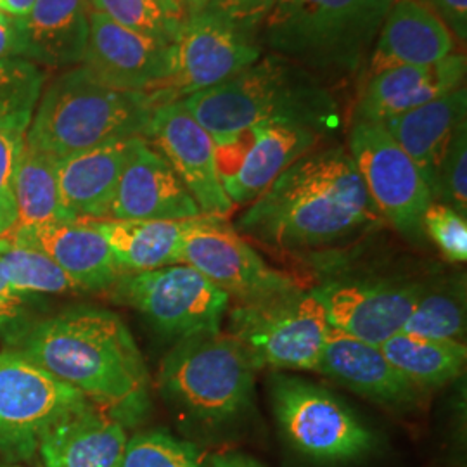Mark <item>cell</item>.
<instances>
[{"label":"cell","instance_id":"6da1fadb","mask_svg":"<svg viewBox=\"0 0 467 467\" xmlns=\"http://www.w3.org/2000/svg\"><path fill=\"white\" fill-rule=\"evenodd\" d=\"M379 220L364 181L343 146L312 150L251 201L237 218L241 235L284 251L324 248Z\"/></svg>","mask_w":467,"mask_h":467},{"label":"cell","instance_id":"7a4b0ae2","mask_svg":"<svg viewBox=\"0 0 467 467\" xmlns=\"http://www.w3.org/2000/svg\"><path fill=\"white\" fill-rule=\"evenodd\" d=\"M16 351L125 428L150 405L144 358L129 327L109 310L75 308L47 318L21 336Z\"/></svg>","mask_w":467,"mask_h":467},{"label":"cell","instance_id":"3957f363","mask_svg":"<svg viewBox=\"0 0 467 467\" xmlns=\"http://www.w3.org/2000/svg\"><path fill=\"white\" fill-rule=\"evenodd\" d=\"M181 100L215 148L264 123L293 121L324 134L337 119V102L322 80L275 54L260 57L223 84Z\"/></svg>","mask_w":467,"mask_h":467},{"label":"cell","instance_id":"277c9868","mask_svg":"<svg viewBox=\"0 0 467 467\" xmlns=\"http://www.w3.org/2000/svg\"><path fill=\"white\" fill-rule=\"evenodd\" d=\"M156 106L150 94L118 90L73 67L42 92L25 144L59 161L111 140L146 139Z\"/></svg>","mask_w":467,"mask_h":467},{"label":"cell","instance_id":"5b68a950","mask_svg":"<svg viewBox=\"0 0 467 467\" xmlns=\"http://www.w3.org/2000/svg\"><path fill=\"white\" fill-rule=\"evenodd\" d=\"M395 0H277L265 17L275 56L322 77L362 67Z\"/></svg>","mask_w":467,"mask_h":467},{"label":"cell","instance_id":"8992f818","mask_svg":"<svg viewBox=\"0 0 467 467\" xmlns=\"http://www.w3.org/2000/svg\"><path fill=\"white\" fill-rule=\"evenodd\" d=\"M256 370L231 334H202L179 341L168 353L158 384L181 418L217 430L250 409Z\"/></svg>","mask_w":467,"mask_h":467},{"label":"cell","instance_id":"52a82bcc","mask_svg":"<svg viewBox=\"0 0 467 467\" xmlns=\"http://www.w3.org/2000/svg\"><path fill=\"white\" fill-rule=\"evenodd\" d=\"M229 331L256 368L317 370L329 336L322 305L298 285L264 300L235 303Z\"/></svg>","mask_w":467,"mask_h":467},{"label":"cell","instance_id":"ba28073f","mask_svg":"<svg viewBox=\"0 0 467 467\" xmlns=\"http://www.w3.org/2000/svg\"><path fill=\"white\" fill-rule=\"evenodd\" d=\"M274 414L284 438L317 462H351L376 449V436L350 407L331 391L300 378L275 376Z\"/></svg>","mask_w":467,"mask_h":467},{"label":"cell","instance_id":"9c48e42d","mask_svg":"<svg viewBox=\"0 0 467 467\" xmlns=\"http://www.w3.org/2000/svg\"><path fill=\"white\" fill-rule=\"evenodd\" d=\"M115 298L140 312L161 333L179 341L222 333L231 298L185 264L121 274Z\"/></svg>","mask_w":467,"mask_h":467},{"label":"cell","instance_id":"30bf717a","mask_svg":"<svg viewBox=\"0 0 467 467\" xmlns=\"http://www.w3.org/2000/svg\"><path fill=\"white\" fill-rule=\"evenodd\" d=\"M348 152L379 217L410 243H422V217L433 196L412 158L381 123L358 119L351 127Z\"/></svg>","mask_w":467,"mask_h":467},{"label":"cell","instance_id":"8fae6325","mask_svg":"<svg viewBox=\"0 0 467 467\" xmlns=\"http://www.w3.org/2000/svg\"><path fill=\"white\" fill-rule=\"evenodd\" d=\"M181 264L198 270L235 303L264 300L296 287L287 274L270 267L225 218L201 215L194 220L182 241Z\"/></svg>","mask_w":467,"mask_h":467},{"label":"cell","instance_id":"7c38bea8","mask_svg":"<svg viewBox=\"0 0 467 467\" xmlns=\"http://www.w3.org/2000/svg\"><path fill=\"white\" fill-rule=\"evenodd\" d=\"M262 57L248 32L212 9L185 19L175 42L173 71L158 104L181 100L231 80Z\"/></svg>","mask_w":467,"mask_h":467},{"label":"cell","instance_id":"4fadbf2b","mask_svg":"<svg viewBox=\"0 0 467 467\" xmlns=\"http://www.w3.org/2000/svg\"><path fill=\"white\" fill-rule=\"evenodd\" d=\"M90 401L19 351L0 353V447L32 451L50 424Z\"/></svg>","mask_w":467,"mask_h":467},{"label":"cell","instance_id":"5bb4252c","mask_svg":"<svg viewBox=\"0 0 467 467\" xmlns=\"http://www.w3.org/2000/svg\"><path fill=\"white\" fill-rule=\"evenodd\" d=\"M322 132L293 121H274L215 148L220 181L233 206L250 204L284 170L317 148Z\"/></svg>","mask_w":467,"mask_h":467},{"label":"cell","instance_id":"9a60e30c","mask_svg":"<svg viewBox=\"0 0 467 467\" xmlns=\"http://www.w3.org/2000/svg\"><path fill=\"white\" fill-rule=\"evenodd\" d=\"M175 44L132 32L90 9L82 65L108 87L146 92L158 102L173 71Z\"/></svg>","mask_w":467,"mask_h":467},{"label":"cell","instance_id":"2e32d148","mask_svg":"<svg viewBox=\"0 0 467 467\" xmlns=\"http://www.w3.org/2000/svg\"><path fill=\"white\" fill-rule=\"evenodd\" d=\"M146 140L181 177L201 215L225 218L231 213L234 206L220 181L215 142L182 100L163 102L152 109Z\"/></svg>","mask_w":467,"mask_h":467},{"label":"cell","instance_id":"e0dca14e","mask_svg":"<svg viewBox=\"0 0 467 467\" xmlns=\"http://www.w3.org/2000/svg\"><path fill=\"white\" fill-rule=\"evenodd\" d=\"M422 284L339 281L312 289L329 327L358 341L381 347L399 334L410 316Z\"/></svg>","mask_w":467,"mask_h":467},{"label":"cell","instance_id":"ac0fdd59","mask_svg":"<svg viewBox=\"0 0 467 467\" xmlns=\"http://www.w3.org/2000/svg\"><path fill=\"white\" fill-rule=\"evenodd\" d=\"M201 217L200 206L167 160L144 137L121 173L109 218L187 220Z\"/></svg>","mask_w":467,"mask_h":467},{"label":"cell","instance_id":"d6986e66","mask_svg":"<svg viewBox=\"0 0 467 467\" xmlns=\"http://www.w3.org/2000/svg\"><path fill=\"white\" fill-rule=\"evenodd\" d=\"M316 372L364 399L401 412L418 409L426 395L384 357L379 347L334 329L329 331Z\"/></svg>","mask_w":467,"mask_h":467},{"label":"cell","instance_id":"ffe728a7","mask_svg":"<svg viewBox=\"0 0 467 467\" xmlns=\"http://www.w3.org/2000/svg\"><path fill=\"white\" fill-rule=\"evenodd\" d=\"M11 244L42 251L78 289H109L121 277L115 254L88 220L57 222L30 229H15Z\"/></svg>","mask_w":467,"mask_h":467},{"label":"cell","instance_id":"44dd1931","mask_svg":"<svg viewBox=\"0 0 467 467\" xmlns=\"http://www.w3.org/2000/svg\"><path fill=\"white\" fill-rule=\"evenodd\" d=\"M466 56L451 54L431 67H397L368 77L357 119L383 123L464 85Z\"/></svg>","mask_w":467,"mask_h":467},{"label":"cell","instance_id":"7402d4cb","mask_svg":"<svg viewBox=\"0 0 467 467\" xmlns=\"http://www.w3.org/2000/svg\"><path fill=\"white\" fill-rule=\"evenodd\" d=\"M127 428L88 403L50 424L36 447L44 467H119Z\"/></svg>","mask_w":467,"mask_h":467},{"label":"cell","instance_id":"603a6c76","mask_svg":"<svg viewBox=\"0 0 467 467\" xmlns=\"http://www.w3.org/2000/svg\"><path fill=\"white\" fill-rule=\"evenodd\" d=\"M453 35L419 0H395L370 56L368 77L397 67H431L453 54Z\"/></svg>","mask_w":467,"mask_h":467},{"label":"cell","instance_id":"cb8c5ba5","mask_svg":"<svg viewBox=\"0 0 467 467\" xmlns=\"http://www.w3.org/2000/svg\"><path fill=\"white\" fill-rule=\"evenodd\" d=\"M139 137L111 140L57 161L63 206L73 220L109 218L125 165Z\"/></svg>","mask_w":467,"mask_h":467},{"label":"cell","instance_id":"d4e9b609","mask_svg":"<svg viewBox=\"0 0 467 467\" xmlns=\"http://www.w3.org/2000/svg\"><path fill=\"white\" fill-rule=\"evenodd\" d=\"M88 19L87 0H36L26 16L16 19L21 57L42 67L82 65Z\"/></svg>","mask_w":467,"mask_h":467},{"label":"cell","instance_id":"484cf974","mask_svg":"<svg viewBox=\"0 0 467 467\" xmlns=\"http://www.w3.org/2000/svg\"><path fill=\"white\" fill-rule=\"evenodd\" d=\"M466 85H461L419 108L388 118L381 125L412 158L430 191H433L445 150L455 130L466 123Z\"/></svg>","mask_w":467,"mask_h":467},{"label":"cell","instance_id":"4316f807","mask_svg":"<svg viewBox=\"0 0 467 467\" xmlns=\"http://www.w3.org/2000/svg\"><path fill=\"white\" fill-rule=\"evenodd\" d=\"M198 218V217H196ZM196 218L187 220H88L115 254L123 274L148 272L181 264L185 234Z\"/></svg>","mask_w":467,"mask_h":467},{"label":"cell","instance_id":"83f0119b","mask_svg":"<svg viewBox=\"0 0 467 467\" xmlns=\"http://www.w3.org/2000/svg\"><path fill=\"white\" fill-rule=\"evenodd\" d=\"M13 189L16 204L15 229L73 222L59 194L57 160L25 144L17 158Z\"/></svg>","mask_w":467,"mask_h":467},{"label":"cell","instance_id":"f1b7e54d","mask_svg":"<svg viewBox=\"0 0 467 467\" xmlns=\"http://www.w3.org/2000/svg\"><path fill=\"white\" fill-rule=\"evenodd\" d=\"M384 357L422 391L457 379L466 366V345L399 333L379 347Z\"/></svg>","mask_w":467,"mask_h":467},{"label":"cell","instance_id":"f546056e","mask_svg":"<svg viewBox=\"0 0 467 467\" xmlns=\"http://www.w3.org/2000/svg\"><path fill=\"white\" fill-rule=\"evenodd\" d=\"M46 78V69L34 61L23 57L0 61V129L26 134Z\"/></svg>","mask_w":467,"mask_h":467},{"label":"cell","instance_id":"4dcf8cb0","mask_svg":"<svg viewBox=\"0 0 467 467\" xmlns=\"http://www.w3.org/2000/svg\"><path fill=\"white\" fill-rule=\"evenodd\" d=\"M90 9L154 40L175 44L185 16L175 0H87Z\"/></svg>","mask_w":467,"mask_h":467},{"label":"cell","instance_id":"1f68e13d","mask_svg":"<svg viewBox=\"0 0 467 467\" xmlns=\"http://www.w3.org/2000/svg\"><path fill=\"white\" fill-rule=\"evenodd\" d=\"M400 333L434 341H461L466 334V306L461 293L451 287L422 285Z\"/></svg>","mask_w":467,"mask_h":467},{"label":"cell","instance_id":"d6a6232c","mask_svg":"<svg viewBox=\"0 0 467 467\" xmlns=\"http://www.w3.org/2000/svg\"><path fill=\"white\" fill-rule=\"evenodd\" d=\"M0 262L7 281L19 295H61L67 291H78L75 283L47 254L30 246L11 244L9 250L0 254Z\"/></svg>","mask_w":467,"mask_h":467},{"label":"cell","instance_id":"836d02e7","mask_svg":"<svg viewBox=\"0 0 467 467\" xmlns=\"http://www.w3.org/2000/svg\"><path fill=\"white\" fill-rule=\"evenodd\" d=\"M119 467H212L210 459L191 441L163 431L132 436Z\"/></svg>","mask_w":467,"mask_h":467},{"label":"cell","instance_id":"e575fe53","mask_svg":"<svg viewBox=\"0 0 467 467\" xmlns=\"http://www.w3.org/2000/svg\"><path fill=\"white\" fill-rule=\"evenodd\" d=\"M433 201L443 202L466 217L467 125L462 123L451 137L434 181Z\"/></svg>","mask_w":467,"mask_h":467},{"label":"cell","instance_id":"d590c367","mask_svg":"<svg viewBox=\"0 0 467 467\" xmlns=\"http://www.w3.org/2000/svg\"><path fill=\"white\" fill-rule=\"evenodd\" d=\"M422 231L453 264L467 260V222L464 215L443 202L433 201L422 217Z\"/></svg>","mask_w":467,"mask_h":467},{"label":"cell","instance_id":"8d00e7d4","mask_svg":"<svg viewBox=\"0 0 467 467\" xmlns=\"http://www.w3.org/2000/svg\"><path fill=\"white\" fill-rule=\"evenodd\" d=\"M25 135L17 130L0 129V237H9L16 227L15 170L25 146Z\"/></svg>","mask_w":467,"mask_h":467},{"label":"cell","instance_id":"74e56055","mask_svg":"<svg viewBox=\"0 0 467 467\" xmlns=\"http://www.w3.org/2000/svg\"><path fill=\"white\" fill-rule=\"evenodd\" d=\"M277 0H210L208 9L229 19L241 30L253 34L272 11Z\"/></svg>","mask_w":467,"mask_h":467},{"label":"cell","instance_id":"f35d334b","mask_svg":"<svg viewBox=\"0 0 467 467\" xmlns=\"http://www.w3.org/2000/svg\"><path fill=\"white\" fill-rule=\"evenodd\" d=\"M440 17L461 42L467 38V0H419Z\"/></svg>","mask_w":467,"mask_h":467},{"label":"cell","instance_id":"ab89813d","mask_svg":"<svg viewBox=\"0 0 467 467\" xmlns=\"http://www.w3.org/2000/svg\"><path fill=\"white\" fill-rule=\"evenodd\" d=\"M23 305V295L7 281V275L0 262V331L16 320Z\"/></svg>","mask_w":467,"mask_h":467},{"label":"cell","instance_id":"60d3db41","mask_svg":"<svg viewBox=\"0 0 467 467\" xmlns=\"http://www.w3.org/2000/svg\"><path fill=\"white\" fill-rule=\"evenodd\" d=\"M21 57V40L15 17L0 13V61Z\"/></svg>","mask_w":467,"mask_h":467},{"label":"cell","instance_id":"b9f144b4","mask_svg":"<svg viewBox=\"0 0 467 467\" xmlns=\"http://www.w3.org/2000/svg\"><path fill=\"white\" fill-rule=\"evenodd\" d=\"M212 467H264L256 459L239 451H220L210 457Z\"/></svg>","mask_w":467,"mask_h":467},{"label":"cell","instance_id":"7bdbcfd3","mask_svg":"<svg viewBox=\"0 0 467 467\" xmlns=\"http://www.w3.org/2000/svg\"><path fill=\"white\" fill-rule=\"evenodd\" d=\"M36 0H0V13L15 19L26 16Z\"/></svg>","mask_w":467,"mask_h":467},{"label":"cell","instance_id":"ee69618b","mask_svg":"<svg viewBox=\"0 0 467 467\" xmlns=\"http://www.w3.org/2000/svg\"><path fill=\"white\" fill-rule=\"evenodd\" d=\"M175 4L179 5V9L182 11L185 19L187 17L194 16L201 11H204L210 4V0H175Z\"/></svg>","mask_w":467,"mask_h":467},{"label":"cell","instance_id":"f6af8a7d","mask_svg":"<svg viewBox=\"0 0 467 467\" xmlns=\"http://www.w3.org/2000/svg\"><path fill=\"white\" fill-rule=\"evenodd\" d=\"M9 248H11V241L5 239V237H0V254L5 253Z\"/></svg>","mask_w":467,"mask_h":467},{"label":"cell","instance_id":"bcb514c9","mask_svg":"<svg viewBox=\"0 0 467 467\" xmlns=\"http://www.w3.org/2000/svg\"><path fill=\"white\" fill-rule=\"evenodd\" d=\"M7 467H35V466H28V464H13V466H7Z\"/></svg>","mask_w":467,"mask_h":467}]
</instances>
